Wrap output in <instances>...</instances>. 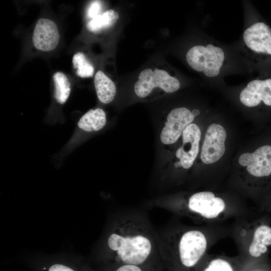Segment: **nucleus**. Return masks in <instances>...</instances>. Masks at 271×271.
Instances as JSON below:
<instances>
[{
    "mask_svg": "<svg viewBox=\"0 0 271 271\" xmlns=\"http://www.w3.org/2000/svg\"><path fill=\"white\" fill-rule=\"evenodd\" d=\"M55 85V97L60 104H64L67 100L70 92V83L63 73L58 71L53 76Z\"/></svg>",
    "mask_w": 271,
    "mask_h": 271,
    "instance_id": "obj_17",
    "label": "nucleus"
},
{
    "mask_svg": "<svg viewBox=\"0 0 271 271\" xmlns=\"http://www.w3.org/2000/svg\"><path fill=\"white\" fill-rule=\"evenodd\" d=\"M186 61L194 70L213 78L220 73L225 60L223 50L213 44L195 45L186 54Z\"/></svg>",
    "mask_w": 271,
    "mask_h": 271,
    "instance_id": "obj_3",
    "label": "nucleus"
},
{
    "mask_svg": "<svg viewBox=\"0 0 271 271\" xmlns=\"http://www.w3.org/2000/svg\"><path fill=\"white\" fill-rule=\"evenodd\" d=\"M72 63L76 69V73L78 76L87 78L93 75L94 67L83 53H75L72 58Z\"/></svg>",
    "mask_w": 271,
    "mask_h": 271,
    "instance_id": "obj_19",
    "label": "nucleus"
},
{
    "mask_svg": "<svg viewBox=\"0 0 271 271\" xmlns=\"http://www.w3.org/2000/svg\"><path fill=\"white\" fill-rule=\"evenodd\" d=\"M192 112L184 107H177L168 114L163 128L160 140L165 145L175 143L182 136L185 128L194 119Z\"/></svg>",
    "mask_w": 271,
    "mask_h": 271,
    "instance_id": "obj_10",
    "label": "nucleus"
},
{
    "mask_svg": "<svg viewBox=\"0 0 271 271\" xmlns=\"http://www.w3.org/2000/svg\"><path fill=\"white\" fill-rule=\"evenodd\" d=\"M114 271H162L156 267L150 266L133 264H118Z\"/></svg>",
    "mask_w": 271,
    "mask_h": 271,
    "instance_id": "obj_20",
    "label": "nucleus"
},
{
    "mask_svg": "<svg viewBox=\"0 0 271 271\" xmlns=\"http://www.w3.org/2000/svg\"><path fill=\"white\" fill-rule=\"evenodd\" d=\"M119 18L117 12L108 10L91 19L87 24V29L90 32L98 33L112 26Z\"/></svg>",
    "mask_w": 271,
    "mask_h": 271,
    "instance_id": "obj_16",
    "label": "nucleus"
},
{
    "mask_svg": "<svg viewBox=\"0 0 271 271\" xmlns=\"http://www.w3.org/2000/svg\"><path fill=\"white\" fill-rule=\"evenodd\" d=\"M240 165L247 167V170L251 176L268 181L271 178V146L264 145L252 153H246L239 158Z\"/></svg>",
    "mask_w": 271,
    "mask_h": 271,
    "instance_id": "obj_8",
    "label": "nucleus"
},
{
    "mask_svg": "<svg viewBox=\"0 0 271 271\" xmlns=\"http://www.w3.org/2000/svg\"><path fill=\"white\" fill-rule=\"evenodd\" d=\"M247 252L256 265L266 264V256L271 246V226L268 218L263 216L253 224L250 231Z\"/></svg>",
    "mask_w": 271,
    "mask_h": 271,
    "instance_id": "obj_7",
    "label": "nucleus"
},
{
    "mask_svg": "<svg viewBox=\"0 0 271 271\" xmlns=\"http://www.w3.org/2000/svg\"><path fill=\"white\" fill-rule=\"evenodd\" d=\"M243 43L245 51L254 60L271 59V28L266 23L255 22L245 29Z\"/></svg>",
    "mask_w": 271,
    "mask_h": 271,
    "instance_id": "obj_4",
    "label": "nucleus"
},
{
    "mask_svg": "<svg viewBox=\"0 0 271 271\" xmlns=\"http://www.w3.org/2000/svg\"><path fill=\"white\" fill-rule=\"evenodd\" d=\"M182 146L176 152L182 167L185 169L192 167L199 151L201 130L197 125L190 123L182 134Z\"/></svg>",
    "mask_w": 271,
    "mask_h": 271,
    "instance_id": "obj_11",
    "label": "nucleus"
},
{
    "mask_svg": "<svg viewBox=\"0 0 271 271\" xmlns=\"http://www.w3.org/2000/svg\"><path fill=\"white\" fill-rule=\"evenodd\" d=\"M196 271H236L233 263L222 257H215L204 260Z\"/></svg>",
    "mask_w": 271,
    "mask_h": 271,
    "instance_id": "obj_18",
    "label": "nucleus"
},
{
    "mask_svg": "<svg viewBox=\"0 0 271 271\" xmlns=\"http://www.w3.org/2000/svg\"><path fill=\"white\" fill-rule=\"evenodd\" d=\"M162 249V263L167 271H196L203 260L208 240L196 229L177 232Z\"/></svg>",
    "mask_w": 271,
    "mask_h": 271,
    "instance_id": "obj_2",
    "label": "nucleus"
},
{
    "mask_svg": "<svg viewBox=\"0 0 271 271\" xmlns=\"http://www.w3.org/2000/svg\"><path fill=\"white\" fill-rule=\"evenodd\" d=\"M109 248L115 254L118 264L150 266L163 268L152 261L153 244L151 237L142 226L131 220L122 222L116 232L107 240Z\"/></svg>",
    "mask_w": 271,
    "mask_h": 271,
    "instance_id": "obj_1",
    "label": "nucleus"
},
{
    "mask_svg": "<svg viewBox=\"0 0 271 271\" xmlns=\"http://www.w3.org/2000/svg\"><path fill=\"white\" fill-rule=\"evenodd\" d=\"M101 10V4L100 1H94L92 2L87 10V17L88 19H92L98 15Z\"/></svg>",
    "mask_w": 271,
    "mask_h": 271,
    "instance_id": "obj_21",
    "label": "nucleus"
},
{
    "mask_svg": "<svg viewBox=\"0 0 271 271\" xmlns=\"http://www.w3.org/2000/svg\"><path fill=\"white\" fill-rule=\"evenodd\" d=\"M241 102L251 107L262 104L271 106V78L256 79L249 82L239 95Z\"/></svg>",
    "mask_w": 271,
    "mask_h": 271,
    "instance_id": "obj_12",
    "label": "nucleus"
},
{
    "mask_svg": "<svg viewBox=\"0 0 271 271\" xmlns=\"http://www.w3.org/2000/svg\"><path fill=\"white\" fill-rule=\"evenodd\" d=\"M49 271H74L71 268L60 264H55L52 265Z\"/></svg>",
    "mask_w": 271,
    "mask_h": 271,
    "instance_id": "obj_23",
    "label": "nucleus"
},
{
    "mask_svg": "<svg viewBox=\"0 0 271 271\" xmlns=\"http://www.w3.org/2000/svg\"><path fill=\"white\" fill-rule=\"evenodd\" d=\"M226 132L220 124L213 123L206 130L200 158L204 164H213L223 156L225 151Z\"/></svg>",
    "mask_w": 271,
    "mask_h": 271,
    "instance_id": "obj_9",
    "label": "nucleus"
},
{
    "mask_svg": "<svg viewBox=\"0 0 271 271\" xmlns=\"http://www.w3.org/2000/svg\"><path fill=\"white\" fill-rule=\"evenodd\" d=\"M180 87V83L177 78L171 76L166 71L148 68L140 73L134 89L138 97L146 98L153 93L154 89L159 88L164 92L170 93L177 91Z\"/></svg>",
    "mask_w": 271,
    "mask_h": 271,
    "instance_id": "obj_5",
    "label": "nucleus"
},
{
    "mask_svg": "<svg viewBox=\"0 0 271 271\" xmlns=\"http://www.w3.org/2000/svg\"><path fill=\"white\" fill-rule=\"evenodd\" d=\"M59 39L58 29L54 22L45 18L37 21L32 36L33 45L37 49L52 51L58 45Z\"/></svg>",
    "mask_w": 271,
    "mask_h": 271,
    "instance_id": "obj_13",
    "label": "nucleus"
},
{
    "mask_svg": "<svg viewBox=\"0 0 271 271\" xmlns=\"http://www.w3.org/2000/svg\"><path fill=\"white\" fill-rule=\"evenodd\" d=\"M194 116H197L200 113L199 111L198 110H194L192 112Z\"/></svg>",
    "mask_w": 271,
    "mask_h": 271,
    "instance_id": "obj_25",
    "label": "nucleus"
},
{
    "mask_svg": "<svg viewBox=\"0 0 271 271\" xmlns=\"http://www.w3.org/2000/svg\"><path fill=\"white\" fill-rule=\"evenodd\" d=\"M94 82L97 96L100 101L103 103L112 102L116 92L114 83L100 70L96 73Z\"/></svg>",
    "mask_w": 271,
    "mask_h": 271,
    "instance_id": "obj_14",
    "label": "nucleus"
},
{
    "mask_svg": "<svg viewBox=\"0 0 271 271\" xmlns=\"http://www.w3.org/2000/svg\"><path fill=\"white\" fill-rule=\"evenodd\" d=\"M271 185V183H270ZM261 210L264 211H271V190L264 198L261 205Z\"/></svg>",
    "mask_w": 271,
    "mask_h": 271,
    "instance_id": "obj_22",
    "label": "nucleus"
},
{
    "mask_svg": "<svg viewBox=\"0 0 271 271\" xmlns=\"http://www.w3.org/2000/svg\"><path fill=\"white\" fill-rule=\"evenodd\" d=\"M106 118L104 111L99 108L90 109L85 113L78 122V127L86 131H97L106 124Z\"/></svg>",
    "mask_w": 271,
    "mask_h": 271,
    "instance_id": "obj_15",
    "label": "nucleus"
},
{
    "mask_svg": "<svg viewBox=\"0 0 271 271\" xmlns=\"http://www.w3.org/2000/svg\"><path fill=\"white\" fill-rule=\"evenodd\" d=\"M254 271H269V267L267 265H262L256 267Z\"/></svg>",
    "mask_w": 271,
    "mask_h": 271,
    "instance_id": "obj_24",
    "label": "nucleus"
},
{
    "mask_svg": "<svg viewBox=\"0 0 271 271\" xmlns=\"http://www.w3.org/2000/svg\"><path fill=\"white\" fill-rule=\"evenodd\" d=\"M181 209L192 216L210 220L220 217L227 207L224 200L212 192L202 191L192 194Z\"/></svg>",
    "mask_w": 271,
    "mask_h": 271,
    "instance_id": "obj_6",
    "label": "nucleus"
}]
</instances>
